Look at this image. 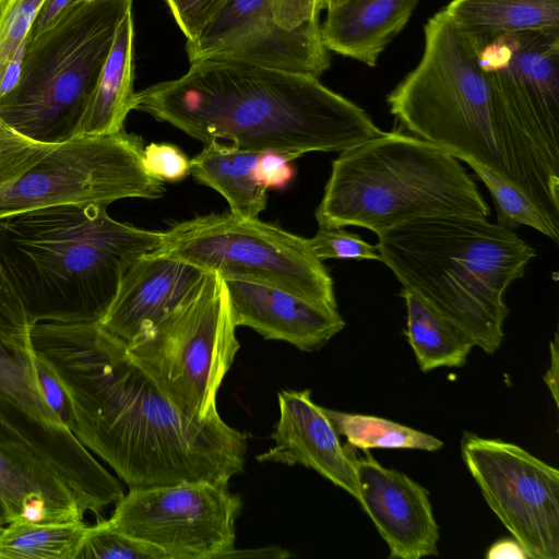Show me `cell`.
I'll list each match as a JSON object with an SVG mask.
<instances>
[{
  "mask_svg": "<svg viewBox=\"0 0 559 559\" xmlns=\"http://www.w3.org/2000/svg\"><path fill=\"white\" fill-rule=\"evenodd\" d=\"M33 349L70 403L68 429L130 488L229 481L247 436L217 414H182L99 322L31 325Z\"/></svg>",
  "mask_w": 559,
  "mask_h": 559,
  "instance_id": "1",
  "label": "cell"
},
{
  "mask_svg": "<svg viewBox=\"0 0 559 559\" xmlns=\"http://www.w3.org/2000/svg\"><path fill=\"white\" fill-rule=\"evenodd\" d=\"M133 109L202 143L228 140L292 160L341 153L383 132L318 78L226 59L192 62L182 76L135 92Z\"/></svg>",
  "mask_w": 559,
  "mask_h": 559,
  "instance_id": "2",
  "label": "cell"
},
{
  "mask_svg": "<svg viewBox=\"0 0 559 559\" xmlns=\"http://www.w3.org/2000/svg\"><path fill=\"white\" fill-rule=\"evenodd\" d=\"M160 240L106 206L56 205L0 218V264L31 324L99 322L126 266Z\"/></svg>",
  "mask_w": 559,
  "mask_h": 559,
  "instance_id": "3",
  "label": "cell"
},
{
  "mask_svg": "<svg viewBox=\"0 0 559 559\" xmlns=\"http://www.w3.org/2000/svg\"><path fill=\"white\" fill-rule=\"evenodd\" d=\"M383 262L403 288L460 328L487 354L503 340V294L535 255L513 230L487 218L431 216L378 236Z\"/></svg>",
  "mask_w": 559,
  "mask_h": 559,
  "instance_id": "4",
  "label": "cell"
},
{
  "mask_svg": "<svg viewBox=\"0 0 559 559\" xmlns=\"http://www.w3.org/2000/svg\"><path fill=\"white\" fill-rule=\"evenodd\" d=\"M452 215L488 218L490 209L457 158L401 130L341 152L314 213L319 228L357 226L377 236Z\"/></svg>",
  "mask_w": 559,
  "mask_h": 559,
  "instance_id": "5",
  "label": "cell"
},
{
  "mask_svg": "<svg viewBox=\"0 0 559 559\" xmlns=\"http://www.w3.org/2000/svg\"><path fill=\"white\" fill-rule=\"evenodd\" d=\"M424 33L419 63L386 96L390 112L413 135L516 188L507 124L477 50L443 9Z\"/></svg>",
  "mask_w": 559,
  "mask_h": 559,
  "instance_id": "6",
  "label": "cell"
},
{
  "mask_svg": "<svg viewBox=\"0 0 559 559\" xmlns=\"http://www.w3.org/2000/svg\"><path fill=\"white\" fill-rule=\"evenodd\" d=\"M133 0H78L26 40L16 84L0 98V121L41 142L76 136L123 16Z\"/></svg>",
  "mask_w": 559,
  "mask_h": 559,
  "instance_id": "7",
  "label": "cell"
},
{
  "mask_svg": "<svg viewBox=\"0 0 559 559\" xmlns=\"http://www.w3.org/2000/svg\"><path fill=\"white\" fill-rule=\"evenodd\" d=\"M31 325L0 264V451L64 485L85 513L99 514L123 489L45 401Z\"/></svg>",
  "mask_w": 559,
  "mask_h": 559,
  "instance_id": "8",
  "label": "cell"
},
{
  "mask_svg": "<svg viewBox=\"0 0 559 559\" xmlns=\"http://www.w3.org/2000/svg\"><path fill=\"white\" fill-rule=\"evenodd\" d=\"M143 140L124 130L62 142L24 136L0 121V218L76 204L158 199L164 182L143 168Z\"/></svg>",
  "mask_w": 559,
  "mask_h": 559,
  "instance_id": "9",
  "label": "cell"
},
{
  "mask_svg": "<svg viewBox=\"0 0 559 559\" xmlns=\"http://www.w3.org/2000/svg\"><path fill=\"white\" fill-rule=\"evenodd\" d=\"M475 49L507 124L516 188L559 226V31Z\"/></svg>",
  "mask_w": 559,
  "mask_h": 559,
  "instance_id": "10",
  "label": "cell"
},
{
  "mask_svg": "<svg viewBox=\"0 0 559 559\" xmlns=\"http://www.w3.org/2000/svg\"><path fill=\"white\" fill-rule=\"evenodd\" d=\"M224 278L207 272L174 311L140 332L127 352L185 415L217 414L216 395L240 347Z\"/></svg>",
  "mask_w": 559,
  "mask_h": 559,
  "instance_id": "11",
  "label": "cell"
},
{
  "mask_svg": "<svg viewBox=\"0 0 559 559\" xmlns=\"http://www.w3.org/2000/svg\"><path fill=\"white\" fill-rule=\"evenodd\" d=\"M150 253L215 272L225 281L272 286L337 309L333 278L308 238L258 217L230 212L195 216L163 230L159 246Z\"/></svg>",
  "mask_w": 559,
  "mask_h": 559,
  "instance_id": "12",
  "label": "cell"
},
{
  "mask_svg": "<svg viewBox=\"0 0 559 559\" xmlns=\"http://www.w3.org/2000/svg\"><path fill=\"white\" fill-rule=\"evenodd\" d=\"M323 0H228L193 41L190 63L226 59L314 78L330 67L319 24Z\"/></svg>",
  "mask_w": 559,
  "mask_h": 559,
  "instance_id": "13",
  "label": "cell"
},
{
  "mask_svg": "<svg viewBox=\"0 0 559 559\" xmlns=\"http://www.w3.org/2000/svg\"><path fill=\"white\" fill-rule=\"evenodd\" d=\"M108 523L150 543L167 559H225L234 549L241 498L227 481L130 488Z\"/></svg>",
  "mask_w": 559,
  "mask_h": 559,
  "instance_id": "14",
  "label": "cell"
},
{
  "mask_svg": "<svg viewBox=\"0 0 559 559\" xmlns=\"http://www.w3.org/2000/svg\"><path fill=\"white\" fill-rule=\"evenodd\" d=\"M462 457L528 559L559 558V471L521 447L466 432Z\"/></svg>",
  "mask_w": 559,
  "mask_h": 559,
  "instance_id": "15",
  "label": "cell"
},
{
  "mask_svg": "<svg viewBox=\"0 0 559 559\" xmlns=\"http://www.w3.org/2000/svg\"><path fill=\"white\" fill-rule=\"evenodd\" d=\"M354 455L357 501L389 547L390 558L420 559L438 555L439 527L429 492L396 469L382 466L369 450Z\"/></svg>",
  "mask_w": 559,
  "mask_h": 559,
  "instance_id": "16",
  "label": "cell"
},
{
  "mask_svg": "<svg viewBox=\"0 0 559 559\" xmlns=\"http://www.w3.org/2000/svg\"><path fill=\"white\" fill-rule=\"evenodd\" d=\"M280 418L271 438L274 447L257 456L261 463L300 464L358 498L354 448L341 445L338 433L310 390L277 394Z\"/></svg>",
  "mask_w": 559,
  "mask_h": 559,
  "instance_id": "17",
  "label": "cell"
},
{
  "mask_svg": "<svg viewBox=\"0 0 559 559\" xmlns=\"http://www.w3.org/2000/svg\"><path fill=\"white\" fill-rule=\"evenodd\" d=\"M206 273L169 257L150 252L139 255L126 266L99 324L127 345L190 297Z\"/></svg>",
  "mask_w": 559,
  "mask_h": 559,
  "instance_id": "18",
  "label": "cell"
},
{
  "mask_svg": "<svg viewBox=\"0 0 559 559\" xmlns=\"http://www.w3.org/2000/svg\"><path fill=\"white\" fill-rule=\"evenodd\" d=\"M225 284L236 326H249L265 340L284 341L312 352L345 326L337 309L286 290L245 281Z\"/></svg>",
  "mask_w": 559,
  "mask_h": 559,
  "instance_id": "19",
  "label": "cell"
},
{
  "mask_svg": "<svg viewBox=\"0 0 559 559\" xmlns=\"http://www.w3.org/2000/svg\"><path fill=\"white\" fill-rule=\"evenodd\" d=\"M419 0H344L328 9L320 25L329 51L374 67L404 28Z\"/></svg>",
  "mask_w": 559,
  "mask_h": 559,
  "instance_id": "20",
  "label": "cell"
},
{
  "mask_svg": "<svg viewBox=\"0 0 559 559\" xmlns=\"http://www.w3.org/2000/svg\"><path fill=\"white\" fill-rule=\"evenodd\" d=\"M443 11L475 48L502 36L559 31V0H452Z\"/></svg>",
  "mask_w": 559,
  "mask_h": 559,
  "instance_id": "21",
  "label": "cell"
},
{
  "mask_svg": "<svg viewBox=\"0 0 559 559\" xmlns=\"http://www.w3.org/2000/svg\"><path fill=\"white\" fill-rule=\"evenodd\" d=\"M134 25L132 10L118 25L115 39L86 111L78 129L80 135H106L123 130L133 110Z\"/></svg>",
  "mask_w": 559,
  "mask_h": 559,
  "instance_id": "22",
  "label": "cell"
},
{
  "mask_svg": "<svg viewBox=\"0 0 559 559\" xmlns=\"http://www.w3.org/2000/svg\"><path fill=\"white\" fill-rule=\"evenodd\" d=\"M260 153L213 140L204 143L202 151L190 159V174L199 183L224 197L231 214L258 217L267 202L266 189L254 176Z\"/></svg>",
  "mask_w": 559,
  "mask_h": 559,
  "instance_id": "23",
  "label": "cell"
},
{
  "mask_svg": "<svg viewBox=\"0 0 559 559\" xmlns=\"http://www.w3.org/2000/svg\"><path fill=\"white\" fill-rule=\"evenodd\" d=\"M0 498L10 521L60 522L83 520L85 514L64 485L16 463L1 451Z\"/></svg>",
  "mask_w": 559,
  "mask_h": 559,
  "instance_id": "24",
  "label": "cell"
},
{
  "mask_svg": "<svg viewBox=\"0 0 559 559\" xmlns=\"http://www.w3.org/2000/svg\"><path fill=\"white\" fill-rule=\"evenodd\" d=\"M400 295L406 304L407 337L419 369L429 372L441 367H462L475 347L454 323L406 288Z\"/></svg>",
  "mask_w": 559,
  "mask_h": 559,
  "instance_id": "25",
  "label": "cell"
},
{
  "mask_svg": "<svg viewBox=\"0 0 559 559\" xmlns=\"http://www.w3.org/2000/svg\"><path fill=\"white\" fill-rule=\"evenodd\" d=\"M86 527L83 520H12L0 528V559H74Z\"/></svg>",
  "mask_w": 559,
  "mask_h": 559,
  "instance_id": "26",
  "label": "cell"
},
{
  "mask_svg": "<svg viewBox=\"0 0 559 559\" xmlns=\"http://www.w3.org/2000/svg\"><path fill=\"white\" fill-rule=\"evenodd\" d=\"M338 435L360 450L414 449L436 451L443 447L438 438L399 423L370 415L344 413L323 407Z\"/></svg>",
  "mask_w": 559,
  "mask_h": 559,
  "instance_id": "27",
  "label": "cell"
},
{
  "mask_svg": "<svg viewBox=\"0 0 559 559\" xmlns=\"http://www.w3.org/2000/svg\"><path fill=\"white\" fill-rule=\"evenodd\" d=\"M466 164L487 187L496 206L498 224L511 230L525 225L558 242L559 227L522 191L479 164Z\"/></svg>",
  "mask_w": 559,
  "mask_h": 559,
  "instance_id": "28",
  "label": "cell"
},
{
  "mask_svg": "<svg viewBox=\"0 0 559 559\" xmlns=\"http://www.w3.org/2000/svg\"><path fill=\"white\" fill-rule=\"evenodd\" d=\"M74 559H167L158 547L111 527L107 520L87 525Z\"/></svg>",
  "mask_w": 559,
  "mask_h": 559,
  "instance_id": "29",
  "label": "cell"
},
{
  "mask_svg": "<svg viewBox=\"0 0 559 559\" xmlns=\"http://www.w3.org/2000/svg\"><path fill=\"white\" fill-rule=\"evenodd\" d=\"M44 0H0V98L4 73L23 48Z\"/></svg>",
  "mask_w": 559,
  "mask_h": 559,
  "instance_id": "30",
  "label": "cell"
},
{
  "mask_svg": "<svg viewBox=\"0 0 559 559\" xmlns=\"http://www.w3.org/2000/svg\"><path fill=\"white\" fill-rule=\"evenodd\" d=\"M308 243L314 255L321 261L326 259L381 261L376 246L343 227L319 228L314 236L308 238Z\"/></svg>",
  "mask_w": 559,
  "mask_h": 559,
  "instance_id": "31",
  "label": "cell"
},
{
  "mask_svg": "<svg viewBox=\"0 0 559 559\" xmlns=\"http://www.w3.org/2000/svg\"><path fill=\"white\" fill-rule=\"evenodd\" d=\"M144 170L162 182H178L191 173L190 159L170 143H150L142 154Z\"/></svg>",
  "mask_w": 559,
  "mask_h": 559,
  "instance_id": "32",
  "label": "cell"
},
{
  "mask_svg": "<svg viewBox=\"0 0 559 559\" xmlns=\"http://www.w3.org/2000/svg\"><path fill=\"white\" fill-rule=\"evenodd\" d=\"M165 1L187 41H193L214 21L228 0Z\"/></svg>",
  "mask_w": 559,
  "mask_h": 559,
  "instance_id": "33",
  "label": "cell"
},
{
  "mask_svg": "<svg viewBox=\"0 0 559 559\" xmlns=\"http://www.w3.org/2000/svg\"><path fill=\"white\" fill-rule=\"evenodd\" d=\"M290 162L293 160L282 153L261 152L254 167L255 179L266 190L283 189L295 176V168Z\"/></svg>",
  "mask_w": 559,
  "mask_h": 559,
  "instance_id": "34",
  "label": "cell"
},
{
  "mask_svg": "<svg viewBox=\"0 0 559 559\" xmlns=\"http://www.w3.org/2000/svg\"><path fill=\"white\" fill-rule=\"evenodd\" d=\"M36 369L43 396L60 421L68 428L71 409L67 394L53 371L36 356Z\"/></svg>",
  "mask_w": 559,
  "mask_h": 559,
  "instance_id": "35",
  "label": "cell"
},
{
  "mask_svg": "<svg viewBox=\"0 0 559 559\" xmlns=\"http://www.w3.org/2000/svg\"><path fill=\"white\" fill-rule=\"evenodd\" d=\"M76 1L78 0H44L31 26L26 40L34 39L52 26L68 8Z\"/></svg>",
  "mask_w": 559,
  "mask_h": 559,
  "instance_id": "36",
  "label": "cell"
},
{
  "mask_svg": "<svg viewBox=\"0 0 559 559\" xmlns=\"http://www.w3.org/2000/svg\"><path fill=\"white\" fill-rule=\"evenodd\" d=\"M487 559H528L525 550L515 538H502L495 542L486 552Z\"/></svg>",
  "mask_w": 559,
  "mask_h": 559,
  "instance_id": "37",
  "label": "cell"
},
{
  "mask_svg": "<svg viewBox=\"0 0 559 559\" xmlns=\"http://www.w3.org/2000/svg\"><path fill=\"white\" fill-rule=\"evenodd\" d=\"M558 333H555L554 340L550 343V365L547 372L544 376V380L550 390L556 405L558 406V360H559V348H558Z\"/></svg>",
  "mask_w": 559,
  "mask_h": 559,
  "instance_id": "38",
  "label": "cell"
},
{
  "mask_svg": "<svg viewBox=\"0 0 559 559\" xmlns=\"http://www.w3.org/2000/svg\"><path fill=\"white\" fill-rule=\"evenodd\" d=\"M290 555L285 550L277 546H267L258 549H245V550H236L235 548L230 550L225 559L229 558H275L282 559L287 558Z\"/></svg>",
  "mask_w": 559,
  "mask_h": 559,
  "instance_id": "39",
  "label": "cell"
},
{
  "mask_svg": "<svg viewBox=\"0 0 559 559\" xmlns=\"http://www.w3.org/2000/svg\"><path fill=\"white\" fill-rule=\"evenodd\" d=\"M10 522V514L9 511L0 498V526H3L4 524H8Z\"/></svg>",
  "mask_w": 559,
  "mask_h": 559,
  "instance_id": "40",
  "label": "cell"
},
{
  "mask_svg": "<svg viewBox=\"0 0 559 559\" xmlns=\"http://www.w3.org/2000/svg\"><path fill=\"white\" fill-rule=\"evenodd\" d=\"M344 0H323V9L328 10L329 8L342 2Z\"/></svg>",
  "mask_w": 559,
  "mask_h": 559,
  "instance_id": "41",
  "label": "cell"
},
{
  "mask_svg": "<svg viewBox=\"0 0 559 559\" xmlns=\"http://www.w3.org/2000/svg\"><path fill=\"white\" fill-rule=\"evenodd\" d=\"M85 1H91V0H85Z\"/></svg>",
  "mask_w": 559,
  "mask_h": 559,
  "instance_id": "42",
  "label": "cell"
},
{
  "mask_svg": "<svg viewBox=\"0 0 559 559\" xmlns=\"http://www.w3.org/2000/svg\"><path fill=\"white\" fill-rule=\"evenodd\" d=\"M1 527H2V526H0V528H1Z\"/></svg>",
  "mask_w": 559,
  "mask_h": 559,
  "instance_id": "43",
  "label": "cell"
}]
</instances>
